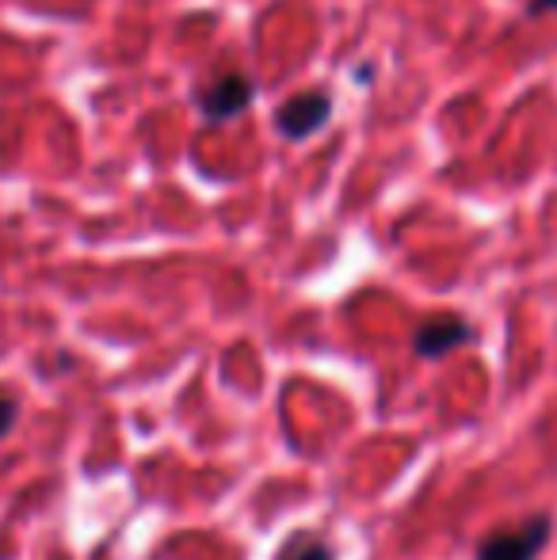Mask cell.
I'll return each mask as SVG.
<instances>
[{"label":"cell","instance_id":"2","mask_svg":"<svg viewBox=\"0 0 557 560\" xmlns=\"http://www.w3.org/2000/svg\"><path fill=\"white\" fill-rule=\"evenodd\" d=\"M328 115H333V96L328 92H302V96L287 100L279 107V130L290 141H302L310 133H317L328 122Z\"/></svg>","mask_w":557,"mask_h":560},{"label":"cell","instance_id":"4","mask_svg":"<svg viewBox=\"0 0 557 560\" xmlns=\"http://www.w3.org/2000/svg\"><path fill=\"white\" fill-rule=\"evenodd\" d=\"M474 336L469 332L466 320L459 317H431L423 320V325L417 328V336H413V347H417L420 359H443V354L459 351L466 339Z\"/></svg>","mask_w":557,"mask_h":560},{"label":"cell","instance_id":"1","mask_svg":"<svg viewBox=\"0 0 557 560\" xmlns=\"http://www.w3.org/2000/svg\"><path fill=\"white\" fill-rule=\"evenodd\" d=\"M554 534L550 515H531L527 523L497 530L477 546V560H535Z\"/></svg>","mask_w":557,"mask_h":560},{"label":"cell","instance_id":"6","mask_svg":"<svg viewBox=\"0 0 557 560\" xmlns=\"http://www.w3.org/2000/svg\"><path fill=\"white\" fill-rule=\"evenodd\" d=\"M15 420H20V405H15V397H0V439L15 428Z\"/></svg>","mask_w":557,"mask_h":560},{"label":"cell","instance_id":"5","mask_svg":"<svg viewBox=\"0 0 557 560\" xmlns=\"http://www.w3.org/2000/svg\"><path fill=\"white\" fill-rule=\"evenodd\" d=\"M279 560H333V549L317 538H302V541H294Z\"/></svg>","mask_w":557,"mask_h":560},{"label":"cell","instance_id":"7","mask_svg":"<svg viewBox=\"0 0 557 560\" xmlns=\"http://www.w3.org/2000/svg\"><path fill=\"white\" fill-rule=\"evenodd\" d=\"M538 8H557V0H538Z\"/></svg>","mask_w":557,"mask_h":560},{"label":"cell","instance_id":"3","mask_svg":"<svg viewBox=\"0 0 557 560\" xmlns=\"http://www.w3.org/2000/svg\"><path fill=\"white\" fill-rule=\"evenodd\" d=\"M253 104V81L245 73H225L202 92L199 107L210 122H225V118H237L245 107Z\"/></svg>","mask_w":557,"mask_h":560}]
</instances>
